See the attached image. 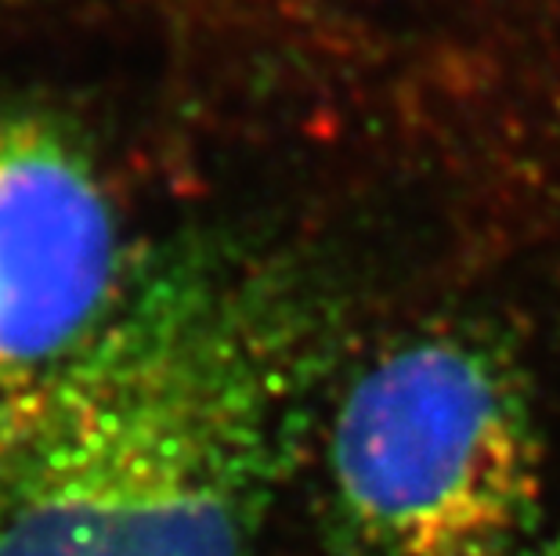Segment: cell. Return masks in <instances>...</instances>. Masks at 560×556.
<instances>
[{
  "instance_id": "1",
  "label": "cell",
  "mask_w": 560,
  "mask_h": 556,
  "mask_svg": "<svg viewBox=\"0 0 560 556\" xmlns=\"http://www.w3.org/2000/svg\"><path fill=\"white\" fill-rule=\"evenodd\" d=\"M318 336L265 271L177 257L0 394V556H254Z\"/></svg>"
},
{
  "instance_id": "2",
  "label": "cell",
  "mask_w": 560,
  "mask_h": 556,
  "mask_svg": "<svg viewBox=\"0 0 560 556\" xmlns=\"http://www.w3.org/2000/svg\"><path fill=\"white\" fill-rule=\"evenodd\" d=\"M326 495L359 556H521L542 520V445L510 354L467 329L380 351L332 412Z\"/></svg>"
},
{
  "instance_id": "3",
  "label": "cell",
  "mask_w": 560,
  "mask_h": 556,
  "mask_svg": "<svg viewBox=\"0 0 560 556\" xmlns=\"http://www.w3.org/2000/svg\"><path fill=\"white\" fill-rule=\"evenodd\" d=\"M127 289L91 156L47 116L0 113V394L80 354Z\"/></svg>"
}]
</instances>
